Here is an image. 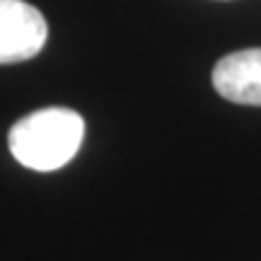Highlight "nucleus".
Returning <instances> with one entry per match:
<instances>
[{"label":"nucleus","instance_id":"f257e3e1","mask_svg":"<svg viewBox=\"0 0 261 261\" xmlns=\"http://www.w3.org/2000/svg\"><path fill=\"white\" fill-rule=\"evenodd\" d=\"M85 119L68 107H46L19 119L8 133V148L19 165L34 172H56L77 155Z\"/></svg>","mask_w":261,"mask_h":261},{"label":"nucleus","instance_id":"f03ea898","mask_svg":"<svg viewBox=\"0 0 261 261\" xmlns=\"http://www.w3.org/2000/svg\"><path fill=\"white\" fill-rule=\"evenodd\" d=\"M46 17L24 0H0V65L29 61L46 46Z\"/></svg>","mask_w":261,"mask_h":261},{"label":"nucleus","instance_id":"7ed1b4c3","mask_svg":"<svg viewBox=\"0 0 261 261\" xmlns=\"http://www.w3.org/2000/svg\"><path fill=\"white\" fill-rule=\"evenodd\" d=\"M213 87L227 102L261 107V48H242L220 58L213 68Z\"/></svg>","mask_w":261,"mask_h":261}]
</instances>
